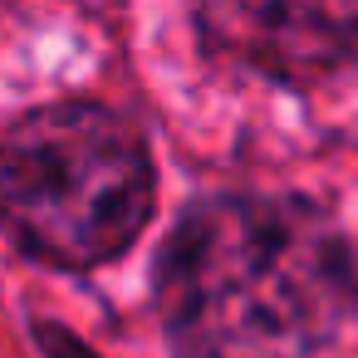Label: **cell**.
Wrapping results in <instances>:
<instances>
[{
	"mask_svg": "<svg viewBox=\"0 0 358 358\" xmlns=\"http://www.w3.org/2000/svg\"><path fill=\"white\" fill-rule=\"evenodd\" d=\"M157 309L177 358H319L358 314V270L314 201L231 192L177 221Z\"/></svg>",
	"mask_w": 358,
	"mask_h": 358,
	"instance_id": "cell-1",
	"label": "cell"
},
{
	"mask_svg": "<svg viewBox=\"0 0 358 358\" xmlns=\"http://www.w3.org/2000/svg\"><path fill=\"white\" fill-rule=\"evenodd\" d=\"M45 338L55 343V348H50L55 358H89V353H79V343H69V338H59V334H50V329H45Z\"/></svg>",
	"mask_w": 358,
	"mask_h": 358,
	"instance_id": "cell-4",
	"label": "cell"
},
{
	"mask_svg": "<svg viewBox=\"0 0 358 358\" xmlns=\"http://www.w3.org/2000/svg\"><path fill=\"white\" fill-rule=\"evenodd\" d=\"M206 45L270 79H319L358 59V0H196Z\"/></svg>",
	"mask_w": 358,
	"mask_h": 358,
	"instance_id": "cell-3",
	"label": "cell"
},
{
	"mask_svg": "<svg viewBox=\"0 0 358 358\" xmlns=\"http://www.w3.org/2000/svg\"><path fill=\"white\" fill-rule=\"evenodd\" d=\"M148 211V148L103 103H50L0 138V226L45 265L94 270L123 255Z\"/></svg>",
	"mask_w": 358,
	"mask_h": 358,
	"instance_id": "cell-2",
	"label": "cell"
}]
</instances>
